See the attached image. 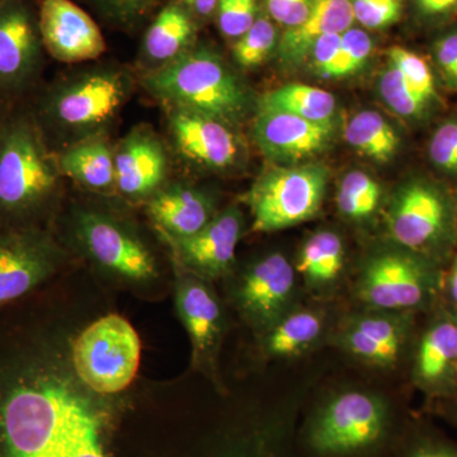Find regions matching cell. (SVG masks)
<instances>
[{
  "label": "cell",
  "mask_w": 457,
  "mask_h": 457,
  "mask_svg": "<svg viewBox=\"0 0 457 457\" xmlns=\"http://www.w3.org/2000/svg\"><path fill=\"white\" fill-rule=\"evenodd\" d=\"M407 428L378 394L350 390L321 403L295 432V457L395 455Z\"/></svg>",
  "instance_id": "cell-1"
},
{
  "label": "cell",
  "mask_w": 457,
  "mask_h": 457,
  "mask_svg": "<svg viewBox=\"0 0 457 457\" xmlns=\"http://www.w3.org/2000/svg\"><path fill=\"white\" fill-rule=\"evenodd\" d=\"M62 176L31 110H8L0 122V224L41 227Z\"/></svg>",
  "instance_id": "cell-2"
},
{
  "label": "cell",
  "mask_w": 457,
  "mask_h": 457,
  "mask_svg": "<svg viewBox=\"0 0 457 457\" xmlns=\"http://www.w3.org/2000/svg\"><path fill=\"white\" fill-rule=\"evenodd\" d=\"M144 84L170 110L204 114L228 125L239 121L248 107L239 78L206 49L186 51L147 74Z\"/></svg>",
  "instance_id": "cell-3"
},
{
  "label": "cell",
  "mask_w": 457,
  "mask_h": 457,
  "mask_svg": "<svg viewBox=\"0 0 457 457\" xmlns=\"http://www.w3.org/2000/svg\"><path fill=\"white\" fill-rule=\"evenodd\" d=\"M130 79L122 71L98 69L57 84L31 110L45 135L84 140L97 137L128 99Z\"/></svg>",
  "instance_id": "cell-4"
},
{
  "label": "cell",
  "mask_w": 457,
  "mask_h": 457,
  "mask_svg": "<svg viewBox=\"0 0 457 457\" xmlns=\"http://www.w3.org/2000/svg\"><path fill=\"white\" fill-rule=\"evenodd\" d=\"M457 204L426 179L408 180L389 210L390 236L402 248L444 264L457 245Z\"/></svg>",
  "instance_id": "cell-5"
},
{
  "label": "cell",
  "mask_w": 457,
  "mask_h": 457,
  "mask_svg": "<svg viewBox=\"0 0 457 457\" xmlns=\"http://www.w3.org/2000/svg\"><path fill=\"white\" fill-rule=\"evenodd\" d=\"M442 278V264L400 246L366 263L357 294L375 311L432 312L441 303Z\"/></svg>",
  "instance_id": "cell-6"
},
{
  "label": "cell",
  "mask_w": 457,
  "mask_h": 457,
  "mask_svg": "<svg viewBox=\"0 0 457 457\" xmlns=\"http://www.w3.org/2000/svg\"><path fill=\"white\" fill-rule=\"evenodd\" d=\"M141 342L125 318L108 314L89 324L75 338L71 363L75 375L92 392H122L137 378Z\"/></svg>",
  "instance_id": "cell-7"
},
{
  "label": "cell",
  "mask_w": 457,
  "mask_h": 457,
  "mask_svg": "<svg viewBox=\"0 0 457 457\" xmlns=\"http://www.w3.org/2000/svg\"><path fill=\"white\" fill-rule=\"evenodd\" d=\"M328 186L321 165H290L264 171L246 195L252 230L272 233L311 220L320 212Z\"/></svg>",
  "instance_id": "cell-8"
},
{
  "label": "cell",
  "mask_w": 457,
  "mask_h": 457,
  "mask_svg": "<svg viewBox=\"0 0 457 457\" xmlns=\"http://www.w3.org/2000/svg\"><path fill=\"white\" fill-rule=\"evenodd\" d=\"M62 260L64 252L46 228L0 224V311L37 293Z\"/></svg>",
  "instance_id": "cell-9"
},
{
  "label": "cell",
  "mask_w": 457,
  "mask_h": 457,
  "mask_svg": "<svg viewBox=\"0 0 457 457\" xmlns=\"http://www.w3.org/2000/svg\"><path fill=\"white\" fill-rule=\"evenodd\" d=\"M74 234L84 253L108 275L134 285L150 284L158 278V264L145 243L106 213L80 212Z\"/></svg>",
  "instance_id": "cell-10"
},
{
  "label": "cell",
  "mask_w": 457,
  "mask_h": 457,
  "mask_svg": "<svg viewBox=\"0 0 457 457\" xmlns=\"http://www.w3.org/2000/svg\"><path fill=\"white\" fill-rule=\"evenodd\" d=\"M38 17L25 0L0 4V96L14 97L33 86L41 71Z\"/></svg>",
  "instance_id": "cell-11"
},
{
  "label": "cell",
  "mask_w": 457,
  "mask_h": 457,
  "mask_svg": "<svg viewBox=\"0 0 457 457\" xmlns=\"http://www.w3.org/2000/svg\"><path fill=\"white\" fill-rule=\"evenodd\" d=\"M294 267L284 255L273 253L255 262L237 284L236 303L257 329L267 330L288 312L295 290Z\"/></svg>",
  "instance_id": "cell-12"
},
{
  "label": "cell",
  "mask_w": 457,
  "mask_h": 457,
  "mask_svg": "<svg viewBox=\"0 0 457 457\" xmlns=\"http://www.w3.org/2000/svg\"><path fill=\"white\" fill-rule=\"evenodd\" d=\"M418 339L413 381L432 398L457 399V327L453 312L440 303Z\"/></svg>",
  "instance_id": "cell-13"
},
{
  "label": "cell",
  "mask_w": 457,
  "mask_h": 457,
  "mask_svg": "<svg viewBox=\"0 0 457 457\" xmlns=\"http://www.w3.org/2000/svg\"><path fill=\"white\" fill-rule=\"evenodd\" d=\"M207 282L180 269L176 282V306L191 341L195 368L212 372L225 323L220 302Z\"/></svg>",
  "instance_id": "cell-14"
},
{
  "label": "cell",
  "mask_w": 457,
  "mask_h": 457,
  "mask_svg": "<svg viewBox=\"0 0 457 457\" xmlns=\"http://www.w3.org/2000/svg\"><path fill=\"white\" fill-rule=\"evenodd\" d=\"M38 27L44 49L59 62H88L106 51L97 23L71 0H42Z\"/></svg>",
  "instance_id": "cell-15"
},
{
  "label": "cell",
  "mask_w": 457,
  "mask_h": 457,
  "mask_svg": "<svg viewBox=\"0 0 457 457\" xmlns=\"http://www.w3.org/2000/svg\"><path fill=\"white\" fill-rule=\"evenodd\" d=\"M242 233V212L237 207H228L195 236L170 240L180 269L212 281L227 275L233 267Z\"/></svg>",
  "instance_id": "cell-16"
},
{
  "label": "cell",
  "mask_w": 457,
  "mask_h": 457,
  "mask_svg": "<svg viewBox=\"0 0 457 457\" xmlns=\"http://www.w3.org/2000/svg\"><path fill=\"white\" fill-rule=\"evenodd\" d=\"M332 123L314 122L294 114L260 110L254 137L262 153L278 163H297L326 149Z\"/></svg>",
  "instance_id": "cell-17"
},
{
  "label": "cell",
  "mask_w": 457,
  "mask_h": 457,
  "mask_svg": "<svg viewBox=\"0 0 457 457\" xmlns=\"http://www.w3.org/2000/svg\"><path fill=\"white\" fill-rule=\"evenodd\" d=\"M170 123L176 146L189 161L219 170L236 165L240 141L231 125L183 110H170Z\"/></svg>",
  "instance_id": "cell-18"
},
{
  "label": "cell",
  "mask_w": 457,
  "mask_h": 457,
  "mask_svg": "<svg viewBox=\"0 0 457 457\" xmlns=\"http://www.w3.org/2000/svg\"><path fill=\"white\" fill-rule=\"evenodd\" d=\"M414 312L365 315L352 320L339 336V345L357 359L393 368L411 338Z\"/></svg>",
  "instance_id": "cell-19"
},
{
  "label": "cell",
  "mask_w": 457,
  "mask_h": 457,
  "mask_svg": "<svg viewBox=\"0 0 457 457\" xmlns=\"http://www.w3.org/2000/svg\"><path fill=\"white\" fill-rule=\"evenodd\" d=\"M167 171L164 147L150 131L132 132L114 152V186L125 196L143 198L156 194Z\"/></svg>",
  "instance_id": "cell-20"
},
{
  "label": "cell",
  "mask_w": 457,
  "mask_h": 457,
  "mask_svg": "<svg viewBox=\"0 0 457 457\" xmlns=\"http://www.w3.org/2000/svg\"><path fill=\"white\" fill-rule=\"evenodd\" d=\"M149 213L170 239L195 236L215 218L209 197L183 185L159 189L150 200Z\"/></svg>",
  "instance_id": "cell-21"
},
{
  "label": "cell",
  "mask_w": 457,
  "mask_h": 457,
  "mask_svg": "<svg viewBox=\"0 0 457 457\" xmlns=\"http://www.w3.org/2000/svg\"><path fill=\"white\" fill-rule=\"evenodd\" d=\"M352 0H314L302 25L287 29L278 45L279 59L285 64H299L309 56L312 45L323 36L342 33L353 25Z\"/></svg>",
  "instance_id": "cell-22"
},
{
  "label": "cell",
  "mask_w": 457,
  "mask_h": 457,
  "mask_svg": "<svg viewBox=\"0 0 457 457\" xmlns=\"http://www.w3.org/2000/svg\"><path fill=\"white\" fill-rule=\"evenodd\" d=\"M60 171L89 189L106 191L114 186V152L97 137L78 141L57 156Z\"/></svg>",
  "instance_id": "cell-23"
},
{
  "label": "cell",
  "mask_w": 457,
  "mask_h": 457,
  "mask_svg": "<svg viewBox=\"0 0 457 457\" xmlns=\"http://www.w3.org/2000/svg\"><path fill=\"white\" fill-rule=\"evenodd\" d=\"M195 35L196 26L188 9L179 3H170L147 29L144 54L150 62L163 66L188 51Z\"/></svg>",
  "instance_id": "cell-24"
},
{
  "label": "cell",
  "mask_w": 457,
  "mask_h": 457,
  "mask_svg": "<svg viewBox=\"0 0 457 457\" xmlns=\"http://www.w3.org/2000/svg\"><path fill=\"white\" fill-rule=\"evenodd\" d=\"M323 320L317 312H288L264 336V352L275 359L303 353L320 338Z\"/></svg>",
  "instance_id": "cell-25"
},
{
  "label": "cell",
  "mask_w": 457,
  "mask_h": 457,
  "mask_svg": "<svg viewBox=\"0 0 457 457\" xmlns=\"http://www.w3.org/2000/svg\"><path fill=\"white\" fill-rule=\"evenodd\" d=\"M345 266V246L333 231H319L309 237L300 252L296 270L314 288L335 284Z\"/></svg>",
  "instance_id": "cell-26"
},
{
  "label": "cell",
  "mask_w": 457,
  "mask_h": 457,
  "mask_svg": "<svg viewBox=\"0 0 457 457\" xmlns=\"http://www.w3.org/2000/svg\"><path fill=\"white\" fill-rule=\"evenodd\" d=\"M260 110L278 111L314 122L332 123L336 98L318 87L287 84L263 96Z\"/></svg>",
  "instance_id": "cell-27"
},
{
  "label": "cell",
  "mask_w": 457,
  "mask_h": 457,
  "mask_svg": "<svg viewBox=\"0 0 457 457\" xmlns=\"http://www.w3.org/2000/svg\"><path fill=\"white\" fill-rule=\"evenodd\" d=\"M345 140L360 154L378 163L389 162L400 146L395 129L372 111H362L352 117L345 129Z\"/></svg>",
  "instance_id": "cell-28"
},
{
  "label": "cell",
  "mask_w": 457,
  "mask_h": 457,
  "mask_svg": "<svg viewBox=\"0 0 457 457\" xmlns=\"http://www.w3.org/2000/svg\"><path fill=\"white\" fill-rule=\"evenodd\" d=\"M378 86L385 104L404 119L420 121L428 117L436 108L392 64L381 75Z\"/></svg>",
  "instance_id": "cell-29"
},
{
  "label": "cell",
  "mask_w": 457,
  "mask_h": 457,
  "mask_svg": "<svg viewBox=\"0 0 457 457\" xmlns=\"http://www.w3.org/2000/svg\"><path fill=\"white\" fill-rule=\"evenodd\" d=\"M380 197V185L369 174L353 170L339 186L338 207L351 220H366L378 209Z\"/></svg>",
  "instance_id": "cell-30"
},
{
  "label": "cell",
  "mask_w": 457,
  "mask_h": 457,
  "mask_svg": "<svg viewBox=\"0 0 457 457\" xmlns=\"http://www.w3.org/2000/svg\"><path fill=\"white\" fill-rule=\"evenodd\" d=\"M389 60L423 98L433 106H440L441 97L436 87L435 74L425 57L405 47L393 46L389 49Z\"/></svg>",
  "instance_id": "cell-31"
},
{
  "label": "cell",
  "mask_w": 457,
  "mask_h": 457,
  "mask_svg": "<svg viewBox=\"0 0 457 457\" xmlns=\"http://www.w3.org/2000/svg\"><path fill=\"white\" fill-rule=\"evenodd\" d=\"M394 457H457V444L427 423L408 427Z\"/></svg>",
  "instance_id": "cell-32"
},
{
  "label": "cell",
  "mask_w": 457,
  "mask_h": 457,
  "mask_svg": "<svg viewBox=\"0 0 457 457\" xmlns=\"http://www.w3.org/2000/svg\"><path fill=\"white\" fill-rule=\"evenodd\" d=\"M278 44V31L267 18H257L254 25L237 38L234 59L242 68H254L269 59Z\"/></svg>",
  "instance_id": "cell-33"
},
{
  "label": "cell",
  "mask_w": 457,
  "mask_h": 457,
  "mask_svg": "<svg viewBox=\"0 0 457 457\" xmlns=\"http://www.w3.org/2000/svg\"><path fill=\"white\" fill-rule=\"evenodd\" d=\"M371 51L372 40L369 33L351 27L342 33L341 46L324 78L339 79L357 73L368 62Z\"/></svg>",
  "instance_id": "cell-34"
},
{
  "label": "cell",
  "mask_w": 457,
  "mask_h": 457,
  "mask_svg": "<svg viewBox=\"0 0 457 457\" xmlns=\"http://www.w3.org/2000/svg\"><path fill=\"white\" fill-rule=\"evenodd\" d=\"M435 170L450 179H457V116L450 117L436 128L427 147Z\"/></svg>",
  "instance_id": "cell-35"
},
{
  "label": "cell",
  "mask_w": 457,
  "mask_h": 457,
  "mask_svg": "<svg viewBox=\"0 0 457 457\" xmlns=\"http://www.w3.org/2000/svg\"><path fill=\"white\" fill-rule=\"evenodd\" d=\"M99 14L117 27L134 29L146 20L162 0H88Z\"/></svg>",
  "instance_id": "cell-36"
},
{
  "label": "cell",
  "mask_w": 457,
  "mask_h": 457,
  "mask_svg": "<svg viewBox=\"0 0 457 457\" xmlns=\"http://www.w3.org/2000/svg\"><path fill=\"white\" fill-rule=\"evenodd\" d=\"M216 11L222 35L237 40L257 21V0H219Z\"/></svg>",
  "instance_id": "cell-37"
},
{
  "label": "cell",
  "mask_w": 457,
  "mask_h": 457,
  "mask_svg": "<svg viewBox=\"0 0 457 457\" xmlns=\"http://www.w3.org/2000/svg\"><path fill=\"white\" fill-rule=\"evenodd\" d=\"M354 21L370 29H381L398 22L403 0H352Z\"/></svg>",
  "instance_id": "cell-38"
},
{
  "label": "cell",
  "mask_w": 457,
  "mask_h": 457,
  "mask_svg": "<svg viewBox=\"0 0 457 457\" xmlns=\"http://www.w3.org/2000/svg\"><path fill=\"white\" fill-rule=\"evenodd\" d=\"M432 55L445 84L457 92V27L436 38Z\"/></svg>",
  "instance_id": "cell-39"
},
{
  "label": "cell",
  "mask_w": 457,
  "mask_h": 457,
  "mask_svg": "<svg viewBox=\"0 0 457 457\" xmlns=\"http://www.w3.org/2000/svg\"><path fill=\"white\" fill-rule=\"evenodd\" d=\"M270 16L287 29L302 25L311 13L314 0H266Z\"/></svg>",
  "instance_id": "cell-40"
},
{
  "label": "cell",
  "mask_w": 457,
  "mask_h": 457,
  "mask_svg": "<svg viewBox=\"0 0 457 457\" xmlns=\"http://www.w3.org/2000/svg\"><path fill=\"white\" fill-rule=\"evenodd\" d=\"M414 7L426 22H442L457 13V0H414Z\"/></svg>",
  "instance_id": "cell-41"
},
{
  "label": "cell",
  "mask_w": 457,
  "mask_h": 457,
  "mask_svg": "<svg viewBox=\"0 0 457 457\" xmlns=\"http://www.w3.org/2000/svg\"><path fill=\"white\" fill-rule=\"evenodd\" d=\"M441 299H444V305L447 308L457 311V254L451 261L447 272L444 270L442 278Z\"/></svg>",
  "instance_id": "cell-42"
},
{
  "label": "cell",
  "mask_w": 457,
  "mask_h": 457,
  "mask_svg": "<svg viewBox=\"0 0 457 457\" xmlns=\"http://www.w3.org/2000/svg\"><path fill=\"white\" fill-rule=\"evenodd\" d=\"M188 11L194 12L197 16L207 17L216 11L219 0H180Z\"/></svg>",
  "instance_id": "cell-43"
},
{
  "label": "cell",
  "mask_w": 457,
  "mask_h": 457,
  "mask_svg": "<svg viewBox=\"0 0 457 457\" xmlns=\"http://www.w3.org/2000/svg\"><path fill=\"white\" fill-rule=\"evenodd\" d=\"M445 416L449 418L451 422L455 423L457 426V399L449 403V405L446 407V411H445Z\"/></svg>",
  "instance_id": "cell-44"
},
{
  "label": "cell",
  "mask_w": 457,
  "mask_h": 457,
  "mask_svg": "<svg viewBox=\"0 0 457 457\" xmlns=\"http://www.w3.org/2000/svg\"><path fill=\"white\" fill-rule=\"evenodd\" d=\"M0 97H2V96H0ZM7 111L8 110H5V108L2 106V104H0V122H2L3 117H4Z\"/></svg>",
  "instance_id": "cell-45"
},
{
  "label": "cell",
  "mask_w": 457,
  "mask_h": 457,
  "mask_svg": "<svg viewBox=\"0 0 457 457\" xmlns=\"http://www.w3.org/2000/svg\"><path fill=\"white\" fill-rule=\"evenodd\" d=\"M450 311H451V312H453V319H455V323H456V327H457V311H453V309H450Z\"/></svg>",
  "instance_id": "cell-46"
},
{
  "label": "cell",
  "mask_w": 457,
  "mask_h": 457,
  "mask_svg": "<svg viewBox=\"0 0 457 457\" xmlns=\"http://www.w3.org/2000/svg\"><path fill=\"white\" fill-rule=\"evenodd\" d=\"M3 2H4V0H0V4H2Z\"/></svg>",
  "instance_id": "cell-47"
},
{
  "label": "cell",
  "mask_w": 457,
  "mask_h": 457,
  "mask_svg": "<svg viewBox=\"0 0 457 457\" xmlns=\"http://www.w3.org/2000/svg\"><path fill=\"white\" fill-rule=\"evenodd\" d=\"M456 225H457V216H456Z\"/></svg>",
  "instance_id": "cell-48"
}]
</instances>
